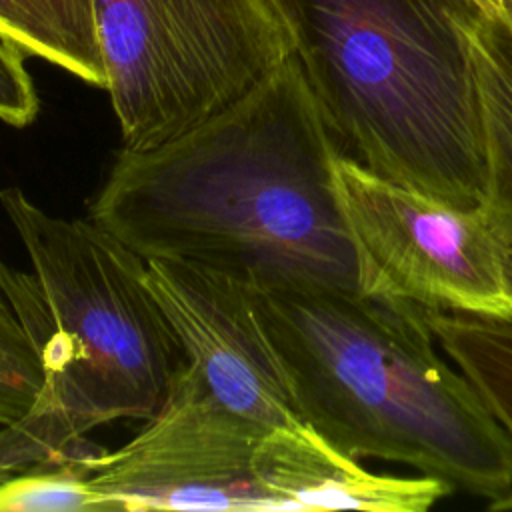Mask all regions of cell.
<instances>
[{"label":"cell","mask_w":512,"mask_h":512,"mask_svg":"<svg viewBox=\"0 0 512 512\" xmlns=\"http://www.w3.org/2000/svg\"><path fill=\"white\" fill-rule=\"evenodd\" d=\"M38 114V96L24 66V52L0 38V120L28 126Z\"/></svg>","instance_id":"obj_14"},{"label":"cell","mask_w":512,"mask_h":512,"mask_svg":"<svg viewBox=\"0 0 512 512\" xmlns=\"http://www.w3.org/2000/svg\"><path fill=\"white\" fill-rule=\"evenodd\" d=\"M336 148L290 54L248 94L150 150H120L90 220L144 260L250 286L358 290Z\"/></svg>","instance_id":"obj_1"},{"label":"cell","mask_w":512,"mask_h":512,"mask_svg":"<svg viewBox=\"0 0 512 512\" xmlns=\"http://www.w3.org/2000/svg\"><path fill=\"white\" fill-rule=\"evenodd\" d=\"M44 384L40 344L0 300V426L28 414Z\"/></svg>","instance_id":"obj_13"},{"label":"cell","mask_w":512,"mask_h":512,"mask_svg":"<svg viewBox=\"0 0 512 512\" xmlns=\"http://www.w3.org/2000/svg\"><path fill=\"white\" fill-rule=\"evenodd\" d=\"M440 350L466 374L512 440V318L424 308ZM512 510V486L488 502Z\"/></svg>","instance_id":"obj_11"},{"label":"cell","mask_w":512,"mask_h":512,"mask_svg":"<svg viewBox=\"0 0 512 512\" xmlns=\"http://www.w3.org/2000/svg\"><path fill=\"white\" fill-rule=\"evenodd\" d=\"M302 424L356 460H392L488 502L512 440L442 352L424 308L358 290L250 286Z\"/></svg>","instance_id":"obj_2"},{"label":"cell","mask_w":512,"mask_h":512,"mask_svg":"<svg viewBox=\"0 0 512 512\" xmlns=\"http://www.w3.org/2000/svg\"><path fill=\"white\" fill-rule=\"evenodd\" d=\"M92 14L124 150L190 132L294 54L276 0H92Z\"/></svg>","instance_id":"obj_5"},{"label":"cell","mask_w":512,"mask_h":512,"mask_svg":"<svg viewBox=\"0 0 512 512\" xmlns=\"http://www.w3.org/2000/svg\"><path fill=\"white\" fill-rule=\"evenodd\" d=\"M0 38L92 86H106L92 0H0Z\"/></svg>","instance_id":"obj_10"},{"label":"cell","mask_w":512,"mask_h":512,"mask_svg":"<svg viewBox=\"0 0 512 512\" xmlns=\"http://www.w3.org/2000/svg\"><path fill=\"white\" fill-rule=\"evenodd\" d=\"M336 152L474 210L486 158L468 24L476 0H276Z\"/></svg>","instance_id":"obj_4"},{"label":"cell","mask_w":512,"mask_h":512,"mask_svg":"<svg viewBox=\"0 0 512 512\" xmlns=\"http://www.w3.org/2000/svg\"><path fill=\"white\" fill-rule=\"evenodd\" d=\"M358 292L428 310L512 318L510 246L482 208L462 210L336 156Z\"/></svg>","instance_id":"obj_6"},{"label":"cell","mask_w":512,"mask_h":512,"mask_svg":"<svg viewBox=\"0 0 512 512\" xmlns=\"http://www.w3.org/2000/svg\"><path fill=\"white\" fill-rule=\"evenodd\" d=\"M496 12L512 26V0H496Z\"/></svg>","instance_id":"obj_15"},{"label":"cell","mask_w":512,"mask_h":512,"mask_svg":"<svg viewBox=\"0 0 512 512\" xmlns=\"http://www.w3.org/2000/svg\"><path fill=\"white\" fill-rule=\"evenodd\" d=\"M482 8L490 10V12H496V0H476Z\"/></svg>","instance_id":"obj_16"},{"label":"cell","mask_w":512,"mask_h":512,"mask_svg":"<svg viewBox=\"0 0 512 512\" xmlns=\"http://www.w3.org/2000/svg\"><path fill=\"white\" fill-rule=\"evenodd\" d=\"M100 448L42 462L0 482V512L96 510L90 490V456Z\"/></svg>","instance_id":"obj_12"},{"label":"cell","mask_w":512,"mask_h":512,"mask_svg":"<svg viewBox=\"0 0 512 512\" xmlns=\"http://www.w3.org/2000/svg\"><path fill=\"white\" fill-rule=\"evenodd\" d=\"M266 432L212 400L184 364L134 438L90 456L96 510H264L256 448Z\"/></svg>","instance_id":"obj_7"},{"label":"cell","mask_w":512,"mask_h":512,"mask_svg":"<svg viewBox=\"0 0 512 512\" xmlns=\"http://www.w3.org/2000/svg\"><path fill=\"white\" fill-rule=\"evenodd\" d=\"M468 44L482 114L486 186L482 212L512 248V26L480 10L468 24Z\"/></svg>","instance_id":"obj_9"},{"label":"cell","mask_w":512,"mask_h":512,"mask_svg":"<svg viewBox=\"0 0 512 512\" xmlns=\"http://www.w3.org/2000/svg\"><path fill=\"white\" fill-rule=\"evenodd\" d=\"M32 274L0 260V286L40 344L44 384L26 416L0 428V482L90 450L112 420H148L186 364L146 260L94 220L62 218L20 188H0Z\"/></svg>","instance_id":"obj_3"},{"label":"cell","mask_w":512,"mask_h":512,"mask_svg":"<svg viewBox=\"0 0 512 512\" xmlns=\"http://www.w3.org/2000/svg\"><path fill=\"white\" fill-rule=\"evenodd\" d=\"M160 302L200 388L264 430L306 428L258 318L250 284L180 260H146Z\"/></svg>","instance_id":"obj_8"}]
</instances>
